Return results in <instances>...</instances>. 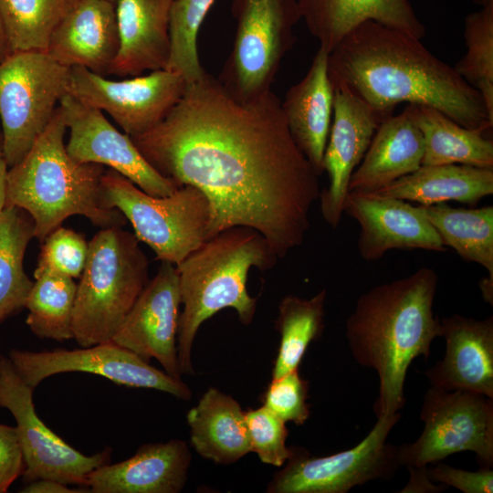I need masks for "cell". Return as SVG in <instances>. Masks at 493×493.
<instances>
[{
	"mask_svg": "<svg viewBox=\"0 0 493 493\" xmlns=\"http://www.w3.org/2000/svg\"><path fill=\"white\" fill-rule=\"evenodd\" d=\"M131 138L161 175L206 194L214 211L210 238L251 227L278 258L303 243L320 175L295 143L272 90L240 101L205 72L158 125Z\"/></svg>",
	"mask_w": 493,
	"mask_h": 493,
	"instance_id": "6da1fadb",
	"label": "cell"
},
{
	"mask_svg": "<svg viewBox=\"0 0 493 493\" xmlns=\"http://www.w3.org/2000/svg\"><path fill=\"white\" fill-rule=\"evenodd\" d=\"M409 34L373 21L351 30L329 53L331 84L392 114L401 102L433 107L469 129L492 131L479 92Z\"/></svg>",
	"mask_w": 493,
	"mask_h": 493,
	"instance_id": "7a4b0ae2",
	"label": "cell"
},
{
	"mask_svg": "<svg viewBox=\"0 0 493 493\" xmlns=\"http://www.w3.org/2000/svg\"><path fill=\"white\" fill-rule=\"evenodd\" d=\"M438 275L422 267L406 277L362 294L346 320V339L354 360L378 375L373 404L377 417L399 413L405 404L404 382L411 362L427 360L441 321L433 310Z\"/></svg>",
	"mask_w": 493,
	"mask_h": 493,
	"instance_id": "3957f363",
	"label": "cell"
},
{
	"mask_svg": "<svg viewBox=\"0 0 493 493\" xmlns=\"http://www.w3.org/2000/svg\"><path fill=\"white\" fill-rule=\"evenodd\" d=\"M66 122L60 107L27 153L7 173L6 205L26 210L35 238L46 236L69 216L82 215L100 228L123 226L125 216L104 203L103 165L78 163L67 152Z\"/></svg>",
	"mask_w": 493,
	"mask_h": 493,
	"instance_id": "277c9868",
	"label": "cell"
},
{
	"mask_svg": "<svg viewBox=\"0 0 493 493\" xmlns=\"http://www.w3.org/2000/svg\"><path fill=\"white\" fill-rule=\"evenodd\" d=\"M278 257L266 238L247 226L222 230L176 265L181 304L177 353L181 374L194 372L191 352L202 323L226 308L234 309L241 323L252 322L257 298L247 292L248 272L272 268Z\"/></svg>",
	"mask_w": 493,
	"mask_h": 493,
	"instance_id": "5b68a950",
	"label": "cell"
},
{
	"mask_svg": "<svg viewBox=\"0 0 493 493\" xmlns=\"http://www.w3.org/2000/svg\"><path fill=\"white\" fill-rule=\"evenodd\" d=\"M139 242L119 226L100 228L89 242L72 318L80 347L111 341L147 285L149 262Z\"/></svg>",
	"mask_w": 493,
	"mask_h": 493,
	"instance_id": "8992f818",
	"label": "cell"
},
{
	"mask_svg": "<svg viewBox=\"0 0 493 493\" xmlns=\"http://www.w3.org/2000/svg\"><path fill=\"white\" fill-rule=\"evenodd\" d=\"M101 185L106 206L121 212L137 239L161 262L176 266L210 238L213 206L196 186L186 184L169 195L154 196L110 168Z\"/></svg>",
	"mask_w": 493,
	"mask_h": 493,
	"instance_id": "52a82bcc",
	"label": "cell"
},
{
	"mask_svg": "<svg viewBox=\"0 0 493 493\" xmlns=\"http://www.w3.org/2000/svg\"><path fill=\"white\" fill-rule=\"evenodd\" d=\"M231 12L235 41L217 79L232 97L248 101L271 90L301 16L297 0H232Z\"/></svg>",
	"mask_w": 493,
	"mask_h": 493,
	"instance_id": "ba28073f",
	"label": "cell"
},
{
	"mask_svg": "<svg viewBox=\"0 0 493 493\" xmlns=\"http://www.w3.org/2000/svg\"><path fill=\"white\" fill-rule=\"evenodd\" d=\"M70 68L44 51L9 53L0 62V122L7 164L17 163L68 93Z\"/></svg>",
	"mask_w": 493,
	"mask_h": 493,
	"instance_id": "9c48e42d",
	"label": "cell"
},
{
	"mask_svg": "<svg viewBox=\"0 0 493 493\" xmlns=\"http://www.w3.org/2000/svg\"><path fill=\"white\" fill-rule=\"evenodd\" d=\"M420 419V436L399 446L403 467H427L465 451L473 452L480 467H493V399L430 386L423 397Z\"/></svg>",
	"mask_w": 493,
	"mask_h": 493,
	"instance_id": "30bf717a",
	"label": "cell"
},
{
	"mask_svg": "<svg viewBox=\"0 0 493 493\" xmlns=\"http://www.w3.org/2000/svg\"><path fill=\"white\" fill-rule=\"evenodd\" d=\"M401 418L396 413L377 417L368 435L355 446L333 455L310 457L294 448L286 467L267 487L271 493H346L373 480H390L402 467L399 446L387 437Z\"/></svg>",
	"mask_w": 493,
	"mask_h": 493,
	"instance_id": "8fae6325",
	"label": "cell"
},
{
	"mask_svg": "<svg viewBox=\"0 0 493 493\" xmlns=\"http://www.w3.org/2000/svg\"><path fill=\"white\" fill-rule=\"evenodd\" d=\"M34 390L8 356L0 354V407L7 409L16 423L25 462L23 481L48 478L86 487L89 473L110 462L111 448L86 456L66 443L37 415Z\"/></svg>",
	"mask_w": 493,
	"mask_h": 493,
	"instance_id": "7c38bea8",
	"label": "cell"
},
{
	"mask_svg": "<svg viewBox=\"0 0 493 493\" xmlns=\"http://www.w3.org/2000/svg\"><path fill=\"white\" fill-rule=\"evenodd\" d=\"M8 358L19 376L33 389L52 375L86 372L102 376L119 385L154 389L182 400H190L192 396L190 388L181 379L150 365L112 341L74 350L12 349Z\"/></svg>",
	"mask_w": 493,
	"mask_h": 493,
	"instance_id": "4fadbf2b",
	"label": "cell"
},
{
	"mask_svg": "<svg viewBox=\"0 0 493 493\" xmlns=\"http://www.w3.org/2000/svg\"><path fill=\"white\" fill-rule=\"evenodd\" d=\"M187 87L174 71L160 69L112 80L90 70L70 68L68 93L108 113L130 137L158 125L179 102Z\"/></svg>",
	"mask_w": 493,
	"mask_h": 493,
	"instance_id": "5bb4252c",
	"label": "cell"
},
{
	"mask_svg": "<svg viewBox=\"0 0 493 493\" xmlns=\"http://www.w3.org/2000/svg\"><path fill=\"white\" fill-rule=\"evenodd\" d=\"M59 107L69 130L66 149L74 161L107 166L151 195L166 196L179 188L152 168L131 138L118 131L101 110L69 93Z\"/></svg>",
	"mask_w": 493,
	"mask_h": 493,
	"instance_id": "9a60e30c",
	"label": "cell"
},
{
	"mask_svg": "<svg viewBox=\"0 0 493 493\" xmlns=\"http://www.w3.org/2000/svg\"><path fill=\"white\" fill-rule=\"evenodd\" d=\"M333 110L323 155L329 184L319 201L325 222L336 229L343 215L352 173L364 157L381 122L392 114L380 111L342 84H332Z\"/></svg>",
	"mask_w": 493,
	"mask_h": 493,
	"instance_id": "2e32d148",
	"label": "cell"
},
{
	"mask_svg": "<svg viewBox=\"0 0 493 493\" xmlns=\"http://www.w3.org/2000/svg\"><path fill=\"white\" fill-rule=\"evenodd\" d=\"M181 305L176 267L162 261L111 341L144 361L155 359L181 379L177 331Z\"/></svg>",
	"mask_w": 493,
	"mask_h": 493,
	"instance_id": "e0dca14e",
	"label": "cell"
},
{
	"mask_svg": "<svg viewBox=\"0 0 493 493\" xmlns=\"http://www.w3.org/2000/svg\"><path fill=\"white\" fill-rule=\"evenodd\" d=\"M343 212L360 225L357 249L366 261L378 260L393 249H447L421 206L408 201L349 192Z\"/></svg>",
	"mask_w": 493,
	"mask_h": 493,
	"instance_id": "ac0fdd59",
	"label": "cell"
},
{
	"mask_svg": "<svg viewBox=\"0 0 493 493\" xmlns=\"http://www.w3.org/2000/svg\"><path fill=\"white\" fill-rule=\"evenodd\" d=\"M440 321L446 351L442 360L424 372L430 385L493 399V317L477 320L453 314Z\"/></svg>",
	"mask_w": 493,
	"mask_h": 493,
	"instance_id": "d6986e66",
	"label": "cell"
},
{
	"mask_svg": "<svg viewBox=\"0 0 493 493\" xmlns=\"http://www.w3.org/2000/svg\"><path fill=\"white\" fill-rule=\"evenodd\" d=\"M119 46L115 4L79 0L52 32L46 52L68 68L106 76Z\"/></svg>",
	"mask_w": 493,
	"mask_h": 493,
	"instance_id": "ffe728a7",
	"label": "cell"
},
{
	"mask_svg": "<svg viewBox=\"0 0 493 493\" xmlns=\"http://www.w3.org/2000/svg\"><path fill=\"white\" fill-rule=\"evenodd\" d=\"M190 462L183 440L142 445L130 458L94 469L86 487L92 493H177L186 483Z\"/></svg>",
	"mask_w": 493,
	"mask_h": 493,
	"instance_id": "44dd1931",
	"label": "cell"
},
{
	"mask_svg": "<svg viewBox=\"0 0 493 493\" xmlns=\"http://www.w3.org/2000/svg\"><path fill=\"white\" fill-rule=\"evenodd\" d=\"M174 0H117L119 50L108 75L136 77L165 69L170 58V17Z\"/></svg>",
	"mask_w": 493,
	"mask_h": 493,
	"instance_id": "7402d4cb",
	"label": "cell"
},
{
	"mask_svg": "<svg viewBox=\"0 0 493 493\" xmlns=\"http://www.w3.org/2000/svg\"><path fill=\"white\" fill-rule=\"evenodd\" d=\"M301 19L320 47L330 53L351 30L366 21L418 39L425 26L408 0H297Z\"/></svg>",
	"mask_w": 493,
	"mask_h": 493,
	"instance_id": "603a6c76",
	"label": "cell"
},
{
	"mask_svg": "<svg viewBox=\"0 0 493 493\" xmlns=\"http://www.w3.org/2000/svg\"><path fill=\"white\" fill-rule=\"evenodd\" d=\"M329 53L320 47L304 78L291 86L281 110L289 132L320 176L333 110V87L328 70Z\"/></svg>",
	"mask_w": 493,
	"mask_h": 493,
	"instance_id": "cb8c5ba5",
	"label": "cell"
},
{
	"mask_svg": "<svg viewBox=\"0 0 493 493\" xmlns=\"http://www.w3.org/2000/svg\"><path fill=\"white\" fill-rule=\"evenodd\" d=\"M424 139L411 104L385 118L376 130L360 164L352 173L349 192L372 193L422 165Z\"/></svg>",
	"mask_w": 493,
	"mask_h": 493,
	"instance_id": "d4e9b609",
	"label": "cell"
},
{
	"mask_svg": "<svg viewBox=\"0 0 493 493\" xmlns=\"http://www.w3.org/2000/svg\"><path fill=\"white\" fill-rule=\"evenodd\" d=\"M191 443L203 457L231 464L252 451L246 412L231 396L209 388L186 415Z\"/></svg>",
	"mask_w": 493,
	"mask_h": 493,
	"instance_id": "484cf974",
	"label": "cell"
},
{
	"mask_svg": "<svg viewBox=\"0 0 493 493\" xmlns=\"http://www.w3.org/2000/svg\"><path fill=\"white\" fill-rule=\"evenodd\" d=\"M369 194L419 205L449 201L475 205L493 194V169L464 164L421 165L414 172Z\"/></svg>",
	"mask_w": 493,
	"mask_h": 493,
	"instance_id": "4316f807",
	"label": "cell"
},
{
	"mask_svg": "<svg viewBox=\"0 0 493 493\" xmlns=\"http://www.w3.org/2000/svg\"><path fill=\"white\" fill-rule=\"evenodd\" d=\"M411 106L424 139L422 165L464 164L493 169L489 131L466 128L433 107Z\"/></svg>",
	"mask_w": 493,
	"mask_h": 493,
	"instance_id": "83f0119b",
	"label": "cell"
},
{
	"mask_svg": "<svg viewBox=\"0 0 493 493\" xmlns=\"http://www.w3.org/2000/svg\"><path fill=\"white\" fill-rule=\"evenodd\" d=\"M35 223L24 209L6 205L0 212V325L25 309L33 286L24 269Z\"/></svg>",
	"mask_w": 493,
	"mask_h": 493,
	"instance_id": "f1b7e54d",
	"label": "cell"
},
{
	"mask_svg": "<svg viewBox=\"0 0 493 493\" xmlns=\"http://www.w3.org/2000/svg\"><path fill=\"white\" fill-rule=\"evenodd\" d=\"M440 236L467 262L483 267L493 277V206L452 207L446 203L420 205Z\"/></svg>",
	"mask_w": 493,
	"mask_h": 493,
	"instance_id": "f546056e",
	"label": "cell"
},
{
	"mask_svg": "<svg viewBox=\"0 0 493 493\" xmlns=\"http://www.w3.org/2000/svg\"><path fill=\"white\" fill-rule=\"evenodd\" d=\"M326 297V289H321L309 299L287 295L281 299L275 323L280 333V343L272 379L299 369L309 343L320 337Z\"/></svg>",
	"mask_w": 493,
	"mask_h": 493,
	"instance_id": "4dcf8cb0",
	"label": "cell"
},
{
	"mask_svg": "<svg viewBox=\"0 0 493 493\" xmlns=\"http://www.w3.org/2000/svg\"><path fill=\"white\" fill-rule=\"evenodd\" d=\"M26 298V323L40 339L64 341L74 338L73 309L77 291L74 278L43 272L35 274Z\"/></svg>",
	"mask_w": 493,
	"mask_h": 493,
	"instance_id": "1f68e13d",
	"label": "cell"
},
{
	"mask_svg": "<svg viewBox=\"0 0 493 493\" xmlns=\"http://www.w3.org/2000/svg\"><path fill=\"white\" fill-rule=\"evenodd\" d=\"M79 0H0L9 52H46L52 32Z\"/></svg>",
	"mask_w": 493,
	"mask_h": 493,
	"instance_id": "d6a6232c",
	"label": "cell"
},
{
	"mask_svg": "<svg viewBox=\"0 0 493 493\" xmlns=\"http://www.w3.org/2000/svg\"><path fill=\"white\" fill-rule=\"evenodd\" d=\"M464 37L467 52L454 68L479 92L493 121V4L466 17Z\"/></svg>",
	"mask_w": 493,
	"mask_h": 493,
	"instance_id": "836d02e7",
	"label": "cell"
},
{
	"mask_svg": "<svg viewBox=\"0 0 493 493\" xmlns=\"http://www.w3.org/2000/svg\"><path fill=\"white\" fill-rule=\"evenodd\" d=\"M215 0H174L171 9V53L165 69L181 74L187 84L205 74L198 56L197 37Z\"/></svg>",
	"mask_w": 493,
	"mask_h": 493,
	"instance_id": "e575fe53",
	"label": "cell"
},
{
	"mask_svg": "<svg viewBox=\"0 0 493 493\" xmlns=\"http://www.w3.org/2000/svg\"><path fill=\"white\" fill-rule=\"evenodd\" d=\"M89 242L78 232L61 226L42 242L35 274L55 273L79 278L85 267Z\"/></svg>",
	"mask_w": 493,
	"mask_h": 493,
	"instance_id": "d590c367",
	"label": "cell"
},
{
	"mask_svg": "<svg viewBox=\"0 0 493 493\" xmlns=\"http://www.w3.org/2000/svg\"><path fill=\"white\" fill-rule=\"evenodd\" d=\"M252 451L266 464L281 467L293 455L286 445V423L266 406L246 412Z\"/></svg>",
	"mask_w": 493,
	"mask_h": 493,
	"instance_id": "8d00e7d4",
	"label": "cell"
},
{
	"mask_svg": "<svg viewBox=\"0 0 493 493\" xmlns=\"http://www.w3.org/2000/svg\"><path fill=\"white\" fill-rule=\"evenodd\" d=\"M308 390V382L300 376L299 369L294 370L272 379L263 396L264 406L285 423L290 421L302 425L310 414Z\"/></svg>",
	"mask_w": 493,
	"mask_h": 493,
	"instance_id": "74e56055",
	"label": "cell"
},
{
	"mask_svg": "<svg viewBox=\"0 0 493 493\" xmlns=\"http://www.w3.org/2000/svg\"><path fill=\"white\" fill-rule=\"evenodd\" d=\"M434 467H427V474L434 482L456 488L464 493H492L493 470L480 467L477 471L456 468L439 461Z\"/></svg>",
	"mask_w": 493,
	"mask_h": 493,
	"instance_id": "f35d334b",
	"label": "cell"
},
{
	"mask_svg": "<svg viewBox=\"0 0 493 493\" xmlns=\"http://www.w3.org/2000/svg\"><path fill=\"white\" fill-rule=\"evenodd\" d=\"M24 456L16 426L0 424V493L23 474Z\"/></svg>",
	"mask_w": 493,
	"mask_h": 493,
	"instance_id": "ab89813d",
	"label": "cell"
},
{
	"mask_svg": "<svg viewBox=\"0 0 493 493\" xmlns=\"http://www.w3.org/2000/svg\"><path fill=\"white\" fill-rule=\"evenodd\" d=\"M410 477L402 493H438L446 489V485H435L427 474V467H407Z\"/></svg>",
	"mask_w": 493,
	"mask_h": 493,
	"instance_id": "60d3db41",
	"label": "cell"
},
{
	"mask_svg": "<svg viewBox=\"0 0 493 493\" xmlns=\"http://www.w3.org/2000/svg\"><path fill=\"white\" fill-rule=\"evenodd\" d=\"M21 493H79L88 490L72 489L62 482L41 478L26 483L19 491Z\"/></svg>",
	"mask_w": 493,
	"mask_h": 493,
	"instance_id": "b9f144b4",
	"label": "cell"
},
{
	"mask_svg": "<svg viewBox=\"0 0 493 493\" xmlns=\"http://www.w3.org/2000/svg\"><path fill=\"white\" fill-rule=\"evenodd\" d=\"M9 166L7 164L4 146L3 137L0 130V212L5 206L6 202V185H7V173Z\"/></svg>",
	"mask_w": 493,
	"mask_h": 493,
	"instance_id": "7bdbcfd3",
	"label": "cell"
},
{
	"mask_svg": "<svg viewBox=\"0 0 493 493\" xmlns=\"http://www.w3.org/2000/svg\"><path fill=\"white\" fill-rule=\"evenodd\" d=\"M479 288L483 299L492 306L493 304V277L488 275L479 281Z\"/></svg>",
	"mask_w": 493,
	"mask_h": 493,
	"instance_id": "ee69618b",
	"label": "cell"
},
{
	"mask_svg": "<svg viewBox=\"0 0 493 493\" xmlns=\"http://www.w3.org/2000/svg\"><path fill=\"white\" fill-rule=\"evenodd\" d=\"M7 41L0 19V62L9 54Z\"/></svg>",
	"mask_w": 493,
	"mask_h": 493,
	"instance_id": "f6af8a7d",
	"label": "cell"
},
{
	"mask_svg": "<svg viewBox=\"0 0 493 493\" xmlns=\"http://www.w3.org/2000/svg\"><path fill=\"white\" fill-rule=\"evenodd\" d=\"M481 6H486L493 4V0H475Z\"/></svg>",
	"mask_w": 493,
	"mask_h": 493,
	"instance_id": "bcb514c9",
	"label": "cell"
},
{
	"mask_svg": "<svg viewBox=\"0 0 493 493\" xmlns=\"http://www.w3.org/2000/svg\"><path fill=\"white\" fill-rule=\"evenodd\" d=\"M107 1H110V2H111L113 4H115L117 0H107Z\"/></svg>",
	"mask_w": 493,
	"mask_h": 493,
	"instance_id": "7dc6e473",
	"label": "cell"
}]
</instances>
